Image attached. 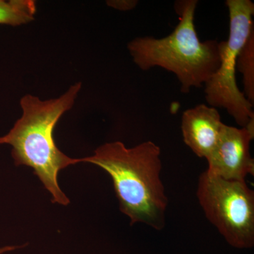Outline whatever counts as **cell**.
Instances as JSON below:
<instances>
[{
    "mask_svg": "<svg viewBox=\"0 0 254 254\" xmlns=\"http://www.w3.org/2000/svg\"><path fill=\"white\" fill-rule=\"evenodd\" d=\"M97 165L105 170L113 182L122 213L131 220L162 230L165 225L168 199L160 173V148L152 141L133 148L123 142L100 145L91 156L81 163Z\"/></svg>",
    "mask_w": 254,
    "mask_h": 254,
    "instance_id": "6da1fadb",
    "label": "cell"
},
{
    "mask_svg": "<svg viewBox=\"0 0 254 254\" xmlns=\"http://www.w3.org/2000/svg\"><path fill=\"white\" fill-rule=\"evenodd\" d=\"M81 86L78 82L55 99L41 100L34 95H24L20 101L22 115L7 134L0 137V145L12 147L15 165L33 168L51 194L53 203L63 205L70 201L60 189L58 175L63 169L81 163V159L71 158L63 153L53 135L60 119L72 108Z\"/></svg>",
    "mask_w": 254,
    "mask_h": 254,
    "instance_id": "7a4b0ae2",
    "label": "cell"
},
{
    "mask_svg": "<svg viewBox=\"0 0 254 254\" xmlns=\"http://www.w3.org/2000/svg\"><path fill=\"white\" fill-rule=\"evenodd\" d=\"M197 0H180L175 4L180 18L169 36L137 37L128 43L133 63L143 71L163 68L173 73L183 93L202 88L220 65L218 42L200 41L194 24Z\"/></svg>",
    "mask_w": 254,
    "mask_h": 254,
    "instance_id": "3957f363",
    "label": "cell"
},
{
    "mask_svg": "<svg viewBox=\"0 0 254 254\" xmlns=\"http://www.w3.org/2000/svg\"><path fill=\"white\" fill-rule=\"evenodd\" d=\"M230 33L218 43L220 65L204 85L205 99L210 106L224 108L240 127L254 119L253 105L237 84V59L242 47L254 31V4L250 0H227Z\"/></svg>",
    "mask_w": 254,
    "mask_h": 254,
    "instance_id": "277c9868",
    "label": "cell"
},
{
    "mask_svg": "<svg viewBox=\"0 0 254 254\" xmlns=\"http://www.w3.org/2000/svg\"><path fill=\"white\" fill-rule=\"evenodd\" d=\"M197 197L207 219L227 242L239 249L254 245V193L246 181H232L206 170Z\"/></svg>",
    "mask_w": 254,
    "mask_h": 254,
    "instance_id": "5b68a950",
    "label": "cell"
},
{
    "mask_svg": "<svg viewBox=\"0 0 254 254\" xmlns=\"http://www.w3.org/2000/svg\"><path fill=\"white\" fill-rule=\"evenodd\" d=\"M254 138V130L224 125L218 144L206 159L207 170L224 180L246 181L249 175L254 173V161L250 153Z\"/></svg>",
    "mask_w": 254,
    "mask_h": 254,
    "instance_id": "8992f818",
    "label": "cell"
},
{
    "mask_svg": "<svg viewBox=\"0 0 254 254\" xmlns=\"http://www.w3.org/2000/svg\"><path fill=\"white\" fill-rule=\"evenodd\" d=\"M224 125L216 108L196 105L182 115L184 142L197 156L207 159L218 144Z\"/></svg>",
    "mask_w": 254,
    "mask_h": 254,
    "instance_id": "52a82bcc",
    "label": "cell"
},
{
    "mask_svg": "<svg viewBox=\"0 0 254 254\" xmlns=\"http://www.w3.org/2000/svg\"><path fill=\"white\" fill-rule=\"evenodd\" d=\"M36 10V3L33 0H0V24H26L34 20Z\"/></svg>",
    "mask_w": 254,
    "mask_h": 254,
    "instance_id": "ba28073f",
    "label": "cell"
},
{
    "mask_svg": "<svg viewBox=\"0 0 254 254\" xmlns=\"http://www.w3.org/2000/svg\"><path fill=\"white\" fill-rule=\"evenodd\" d=\"M236 68L243 76L244 95L254 105V31L242 47L237 59Z\"/></svg>",
    "mask_w": 254,
    "mask_h": 254,
    "instance_id": "9c48e42d",
    "label": "cell"
},
{
    "mask_svg": "<svg viewBox=\"0 0 254 254\" xmlns=\"http://www.w3.org/2000/svg\"><path fill=\"white\" fill-rule=\"evenodd\" d=\"M138 4L137 0H120V1H109L108 4L115 9L127 11L134 9Z\"/></svg>",
    "mask_w": 254,
    "mask_h": 254,
    "instance_id": "30bf717a",
    "label": "cell"
},
{
    "mask_svg": "<svg viewBox=\"0 0 254 254\" xmlns=\"http://www.w3.org/2000/svg\"><path fill=\"white\" fill-rule=\"evenodd\" d=\"M13 250H14V248L11 247V246L2 247V248H0V254H4L5 252H11V251H13Z\"/></svg>",
    "mask_w": 254,
    "mask_h": 254,
    "instance_id": "8fae6325",
    "label": "cell"
}]
</instances>
